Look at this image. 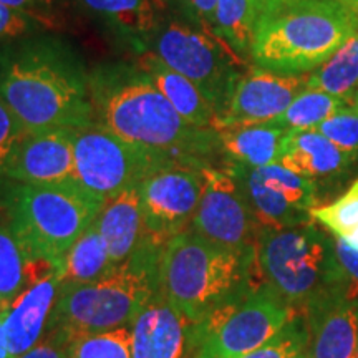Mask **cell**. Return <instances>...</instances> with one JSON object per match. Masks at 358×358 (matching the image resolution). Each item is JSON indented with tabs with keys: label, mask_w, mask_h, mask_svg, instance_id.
<instances>
[{
	"label": "cell",
	"mask_w": 358,
	"mask_h": 358,
	"mask_svg": "<svg viewBox=\"0 0 358 358\" xmlns=\"http://www.w3.org/2000/svg\"><path fill=\"white\" fill-rule=\"evenodd\" d=\"M148 50L191 80L217 115L226 108L241 75L237 55L213 32L187 20L159 22Z\"/></svg>",
	"instance_id": "cell-9"
},
{
	"label": "cell",
	"mask_w": 358,
	"mask_h": 358,
	"mask_svg": "<svg viewBox=\"0 0 358 358\" xmlns=\"http://www.w3.org/2000/svg\"><path fill=\"white\" fill-rule=\"evenodd\" d=\"M340 3H343V6H347L348 8H352V10L358 12V0H338Z\"/></svg>",
	"instance_id": "cell-41"
},
{
	"label": "cell",
	"mask_w": 358,
	"mask_h": 358,
	"mask_svg": "<svg viewBox=\"0 0 358 358\" xmlns=\"http://www.w3.org/2000/svg\"><path fill=\"white\" fill-rule=\"evenodd\" d=\"M75 179L103 203L140 182L151 173L182 163L173 156L134 145L93 122L73 129Z\"/></svg>",
	"instance_id": "cell-10"
},
{
	"label": "cell",
	"mask_w": 358,
	"mask_h": 358,
	"mask_svg": "<svg viewBox=\"0 0 358 358\" xmlns=\"http://www.w3.org/2000/svg\"><path fill=\"white\" fill-rule=\"evenodd\" d=\"M343 241H345V243L350 244L352 248L358 249V227H357L355 231H352L350 234H348L347 237H343Z\"/></svg>",
	"instance_id": "cell-40"
},
{
	"label": "cell",
	"mask_w": 358,
	"mask_h": 358,
	"mask_svg": "<svg viewBox=\"0 0 358 358\" xmlns=\"http://www.w3.org/2000/svg\"><path fill=\"white\" fill-rule=\"evenodd\" d=\"M138 66L150 77L161 93L168 98L173 108L182 116L186 123L196 128H214L216 124V110L206 100V96L199 92L191 80L182 77L171 66H168L156 57L153 52L146 50L140 55Z\"/></svg>",
	"instance_id": "cell-20"
},
{
	"label": "cell",
	"mask_w": 358,
	"mask_h": 358,
	"mask_svg": "<svg viewBox=\"0 0 358 358\" xmlns=\"http://www.w3.org/2000/svg\"><path fill=\"white\" fill-rule=\"evenodd\" d=\"M357 358H358V352H357Z\"/></svg>",
	"instance_id": "cell-43"
},
{
	"label": "cell",
	"mask_w": 358,
	"mask_h": 358,
	"mask_svg": "<svg viewBox=\"0 0 358 358\" xmlns=\"http://www.w3.org/2000/svg\"><path fill=\"white\" fill-rule=\"evenodd\" d=\"M347 103L343 98L307 88L290 103L289 108L275 122L287 129H315L338 110L345 108Z\"/></svg>",
	"instance_id": "cell-26"
},
{
	"label": "cell",
	"mask_w": 358,
	"mask_h": 358,
	"mask_svg": "<svg viewBox=\"0 0 358 358\" xmlns=\"http://www.w3.org/2000/svg\"><path fill=\"white\" fill-rule=\"evenodd\" d=\"M62 285L60 266L32 277L24 290L3 307V334L10 358H19L37 345L47 332Z\"/></svg>",
	"instance_id": "cell-16"
},
{
	"label": "cell",
	"mask_w": 358,
	"mask_h": 358,
	"mask_svg": "<svg viewBox=\"0 0 358 358\" xmlns=\"http://www.w3.org/2000/svg\"><path fill=\"white\" fill-rule=\"evenodd\" d=\"M353 159L317 129H289L282 143L279 163L315 182L342 174Z\"/></svg>",
	"instance_id": "cell-18"
},
{
	"label": "cell",
	"mask_w": 358,
	"mask_h": 358,
	"mask_svg": "<svg viewBox=\"0 0 358 358\" xmlns=\"http://www.w3.org/2000/svg\"><path fill=\"white\" fill-rule=\"evenodd\" d=\"M6 179L24 185L75 181L73 129L25 133L8 159Z\"/></svg>",
	"instance_id": "cell-15"
},
{
	"label": "cell",
	"mask_w": 358,
	"mask_h": 358,
	"mask_svg": "<svg viewBox=\"0 0 358 358\" xmlns=\"http://www.w3.org/2000/svg\"><path fill=\"white\" fill-rule=\"evenodd\" d=\"M88 82L95 122L127 141L191 164L222 153L217 129L186 123L138 65H101Z\"/></svg>",
	"instance_id": "cell-1"
},
{
	"label": "cell",
	"mask_w": 358,
	"mask_h": 358,
	"mask_svg": "<svg viewBox=\"0 0 358 358\" xmlns=\"http://www.w3.org/2000/svg\"><path fill=\"white\" fill-rule=\"evenodd\" d=\"M0 96L27 133L95 122L88 73L55 40H27L0 52Z\"/></svg>",
	"instance_id": "cell-2"
},
{
	"label": "cell",
	"mask_w": 358,
	"mask_h": 358,
	"mask_svg": "<svg viewBox=\"0 0 358 358\" xmlns=\"http://www.w3.org/2000/svg\"><path fill=\"white\" fill-rule=\"evenodd\" d=\"M29 282V262L19 241L0 221V306H7Z\"/></svg>",
	"instance_id": "cell-27"
},
{
	"label": "cell",
	"mask_w": 358,
	"mask_h": 358,
	"mask_svg": "<svg viewBox=\"0 0 358 358\" xmlns=\"http://www.w3.org/2000/svg\"><path fill=\"white\" fill-rule=\"evenodd\" d=\"M289 129L279 122L217 129L222 155L231 163L262 168L279 163L282 143Z\"/></svg>",
	"instance_id": "cell-22"
},
{
	"label": "cell",
	"mask_w": 358,
	"mask_h": 358,
	"mask_svg": "<svg viewBox=\"0 0 358 358\" xmlns=\"http://www.w3.org/2000/svg\"><path fill=\"white\" fill-rule=\"evenodd\" d=\"M189 327L158 287L131 324L133 358H185Z\"/></svg>",
	"instance_id": "cell-17"
},
{
	"label": "cell",
	"mask_w": 358,
	"mask_h": 358,
	"mask_svg": "<svg viewBox=\"0 0 358 358\" xmlns=\"http://www.w3.org/2000/svg\"><path fill=\"white\" fill-rule=\"evenodd\" d=\"M3 307L6 306H0V358H10L6 342V334H3Z\"/></svg>",
	"instance_id": "cell-39"
},
{
	"label": "cell",
	"mask_w": 358,
	"mask_h": 358,
	"mask_svg": "<svg viewBox=\"0 0 358 358\" xmlns=\"http://www.w3.org/2000/svg\"><path fill=\"white\" fill-rule=\"evenodd\" d=\"M358 12L338 0H297L261 13L250 58L261 69L308 73L357 32Z\"/></svg>",
	"instance_id": "cell-5"
},
{
	"label": "cell",
	"mask_w": 358,
	"mask_h": 358,
	"mask_svg": "<svg viewBox=\"0 0 358 358\" xmlns=\"http://www.w3.org/2000/svg\"><path fill=\"white\" fill-rule=\"evenodd\" d=\"M310 219L338 239L355 231L358 227V178L334 203L310 209Z\"/></svg>",
	"instance_id": "cell-29"
},
{
	"label": "cell",
	"mask_w": 358,
	"mask_h": 358,
	"mask_svg": "<svg viewBox=\"0 0 358 358\" xmlns=\"http://www.w3.org/2000/svg\"><path fill=\"white\" fill-rule=\"evenodd\" d=\"M335 257H337L342 289L350 299L358 301V249L343 239L334 237Z\"/></svg>",
	"instance_id": "cell-33"
},
{
	"label": "cell",
	"mask_w": 358,
	"mask_h": 358,
	"mask_svg": "<svg viewBox=\"0 0 358 358\" xmlns=\"http://www.w3.org/2000/svg\"><path fill=\"white\" fill-rule=\"evenodd\" d=\"M204 166L173 163L140 182L146 239L164 245L189 227L203 194Z\"/></svg>",
	"instance_id": "cell-12"
},
{
	"label": "cell",
	"mask_w": 358,
	"mask_h": 358,
	"mask_svg": "<svg viewBox=\"0 0 358 358\" xmlns=\"http://www.w3.org/2000/svg\"><path fill=\"white\" fill-rule=\"evenodd\" d=\"M35 25L32 17L0 3V40L19 38Z\"/></svg>",
	"instance_id": "cell-36"
},
{
	"label": "cell",
	"mask_w": 358,
	"mask_h": 358,
	"mask_svg": "<svg viewBox=\"0 0 358 358\" xmlns=\"http://www.w3.org/2000/svg\"><path fill=\"white\" fill-rule=\"evenodd\" d=\"M176 2L187 22L213 32L217 0H176Z\"/></svg>",
	"instance_id": "cell-35"
},
{
	"label": "cell",
	"mask_w": 358,
	"mask_h": 358,
	"mask_svg": "<svg viewBox=\"0 0 358 358\" xmlns=\"http://www.w3.org/2000/svg\"><path fill=\"white\" fill-rule=\"evenodd\" d=\"M108 248L100 229L93 222L71 245L60 264L62 285L90 284L113 272Z\"/></svg>",
	"instance_id": "cell-23"
},
{
	"label": "cell",
	"mask_w": 358,
	"mask_h": 358,
	"mask_svg": "<svg viewBox=\"0 0 358 358\" xmlns=\"http://www.w3.org/2000/svg\"><path fill=\"white\" fill-rule=\"evenodd\" d=\"M256 275V249L222 248L191 229L171 237L161 250L159 290L191 325L243 297L259 284Z\"/></svg>",
	"instance_id": "cell-3"
},
{
	"label": "cell",
	"mask_w": 358,
	"mask_h": 358,
	"mask_svg": "<svg viewBox=\"0 0 358 358\" xmlns=\"http://www.w3.org/2000/svg\"><path fill=\"white\" fill-rule=\"evenodd\" d=\"M73 337L62 329H47L37 345L27 350L19 358H69Z\"/></svg>",
	"instance_id": "cell-34"
},
{
	"label": "cell",
	"mask_w": 358,
	"mask_h": 358,
	"mask_svg": "<svg viewBox=\"0 0 358 358\" xmlns=\"http://www.w3.org/2000/svg\"><path fill=\"white\" fill-rule=\"evenodd\" d=\"M353 105H355V108L358 110V92H357V95L353 96Z\"/></svg>",
	"instance_id": "cell-42"
},
{
	"label": "cell",
	"mask_w": 358,
	"mask_h": 358,
	"mask_svg": "<svg viewBox=\"0 0 358 358\" xmlns=\"http://www.w3.org/2000/svg\"><path fill=\"white\" fill-rule=\"evenodd\" d=\"M0 3L25 13V15L32 17L34 20L42 19V15L47 13L48 8V0H0Z\"/></svg>",
	"instance_id": "cell-37"
},
{
	"label": "cell",
	"mask_w": 358,
	"mask_h": 358,
	"mask_svg": "<svg viewBox=\"0 0 358 358\" xmlns=\"http://www.w3.org/2000/svg\"><path fill=\"white\" fill-rule=\"evenodd\" d=\"M295 313L264 282L189 327L185 358H241L277 335Z\"/></svg>",
	"instance_id": "cell-8"
},
{
	"label": "cell",
	"mask_w": 358,
	"mask_h": 358,
	"mask_svg": "<svg viewBox=\"0 0 358 358\" xmlns=\"http://www.w3.org/2000/svg\"><path fill=\"white\" fill-rule=\"evenodd\" d=\"M69 358H133L131 325L77 335L70 343Z\"/></svg>",
	"instance_id": "cell-28"
},
{
	"label": "cell",
	"mask_w": 358,
	"mask_h": 358,
	"mask_svg": "<svg viewBox=\"0 0 358 358\" xmlns=\"http://www.w3.org/2000/svg\"><path fill=\"white\" fill-rule=\"evenodd\" d=\"M204 187L187 229L232 250L256 249L259 226L239 178L226 166H204Z\"/></svg>",
	"instance_id": "cell-11"
},
{
	"label": "cell",
	"mask_w": 358,
	"mask_h": 358,
	"mask_svg": "<svg viewBox=\"0 0 358 358\" xmlns=\"http://www.w3.org/2000/svg\"><path fill=\"white\" fill-rule=\"evenodd\" d=\"M88 13L138 50L146 52L151 35L159 25L155 0H78Z\"/></svg>",
	"instance_id": "cell-21"
},
{
	"label": "cell",
	"mask_w": 358,
	"mask_h": 358,
	"mask_svg": "<svg viewBox=\"0 0 358 358\" xmlns=\"http://www.w3.org/2000/svg\"><path fill=\"white\" fill-rule=\"evenodd\" d=\"M163 248L143 237L129 261L103 279L60 285L47 329H62L75 338L131 325L159 287Z\"/></svg>",
	"instance_id": "cell-6"
},
{
	"label": "cell",
	"mask_w": 358,
	"mask_h": 358,
	"mask_svg": "<svg viewBox=\"0 0 358 358\" xmlns=\"http://www.w3.org/2000/svg\"><path fill=\"white\" fill-rule=\"evenodd\" d=\"M103 201L80 182H0V211L24 250L27 262L60 266L71 245L96 221Z\"/></svg>",
	"instance_id": "cell-4"
},
{
	"label": "cell",
	"mask_w": 358,
	"mask_h": 358,
	"mask_svg": "<svg viewBox=\"0 0 358 358\" xmlns=\"http://www.w3.org/2000/svg\"><path fill=\"white\" fill-rule=\"evenodd\" d=\"M315 129L353 158L358 156V110L355 106L338 110Z\"/></svg>",
	"instance_id": "cell-31"
},
{
	"label": "cell",
	"mask_w": 358,
	"mask_h": 358,
	"mask_svg": "<svg viewBox=\"0 0 358 358\" xmlns=\"http://www.w3.org/2000/svg\"><path fill=\"white\" fill-rule=\"evenodd\" d=\"M259 10L254 0H217L213 34L236 55H250Z\"/></svg>",
	"instance_id": "cell-25"
},
{
	"label": "cell",
	"mask_w": 358,
	"mask_h": 358,
	"mask_svg": "<svg viewBox=\"0 0 358 358\" xmlns=\"http://www.w3.org/2000/svg\"><path fill=\"white\" fill-rule=\"evenodd\" d=\"M308 329L303 313H295L279 334L241 358H307Z\"/></svg>",
	"instance_id": "cell-30"
},
{
	"label": "cell",
	"mask_w": 358,
	"mask_h": 358,
	"mask_svg": "<svg viewBox=\"0 0 358 358\" xmlns=\"http://www.w3.org/2000/svg\"><path fill=\"white\" fill-rule=\"evenodd\" d=\"M256 264L264 284L297 310L324 290L342 287L334 237L315 222L290 227H261Z\"/></svg>",
	"instance_id": "cell-7"
},
{
	"label": "cell",
	"mask_w": 358,
	"mask_h": 358,
	"mask_svg": "<svg viewBox=\"0 0 358 358\" xmlns=\"http://www.w3.org/2000/svg\"><path fill=\"white\" fill-rule=\"evenodd\" d=\"M307 88L350 101L358 88V29L325 64L308 71Z\"/></svg>",
	"instance_id": "cell-24"
},
{
	"label": "cell",
	"mask_w": 358,
	"mask_h": 358,
	"mask_svg": "<svg viewBox=\"0 0 358 358\" xmlns=\"http://www.w3.org/2000/svg\"><path fill=\"white\" fill-rule=\"evenodd\" d=\"M25 129L17 116L13 115L10 106L0 96V182L6 179V168L8 159L19 146L22 138L25 136Z\"/></svg>",
	"instance_id": "cell-32"
},
{
	"label": "cell",
	"mask_w": 358,
	"mask_h": 358,
	"mask_svg": "<svg viewBox=\"0 0 358 358\" xmlns=\"http://www.w3.org/2000/svg\"><path fill=\"white\" fill-rule=\"evenodd\" d=\"M254 2H256L259 17H261V13H264V12L272 10V8H277L282 6H287V3L297 2V0H254Z\"/></svg>",
	"instance_id": "cell-38"
},
{
	"label": "cell",
	"mask_w": 358,
	"mask_h": 358,
	"mask_svg": "<svg viewBox=\"0 0 358 358\" xmlns=\"http://www.w3.org/2000/svg\"><path fill=\"white\" fill-rule=\"evenodd\" d=\"M95 224L108 248L111 266L120 267L128 262L145 237L140 185L105 201Z\"/></svg>",
	"instance_id": "cell-19"
},
{
	"label": "cell",
	"mask_w": 358,
	"mask_h": 358,
	"mask_svg": "<svg viewBox=\"0 0 358 358\" xmlns=\"http://www.w3.org/2000/svg\"><path fill=\"white\" fill-rule=\"evenodd\" d=\"M308 73L280 71L252 66L241 75L226 108L217 115L216 129L275 122L303 90Z\"/></svg>",
	"instance_id": "cell-13"
},
{
	"label": "cell",
	"mask_w": 358,
	"mask_h": 358,
	"mask_svg": "<svg viewBox=\"0 0 358 358\" xmlns=\"http://www.w3.org/2000/svg\"><path fill=\"white\" fill-rule=\"evenodd\" d=\"M302 313L308 329L307 358H357L358 301L342 287L315 295Z\"/></svg>",
	"instance_id": "cell-14"
}]
</instances>
